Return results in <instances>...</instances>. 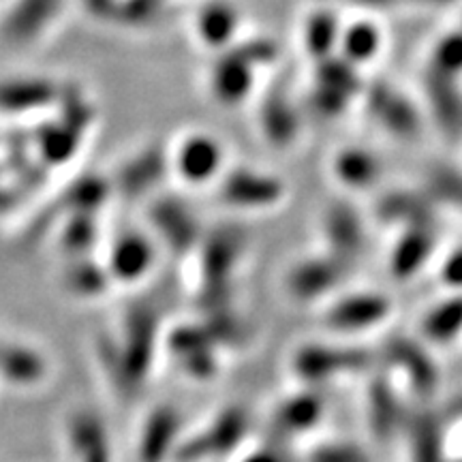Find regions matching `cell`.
I'll return each instance as SVG.
<instances>
[{"mask_svg":"<svg viewBox=\"0 0 462 462\" xmlns=\"http://www.w3.org/2000/svg\"><path fill=\"white\" fill-rule=\"evenodd\" d=\"M377 366V354L351 340H309L293 346L287 360L296 385L317 390L345 379L366 377Z\"/></svg>","mask_w":462,"mask_h":462,"instance_id":"obj_1","label":"cell"},{"mask_svg":"<svg viewBox=\"0 0 462 462\" xmlns=\"http://www.w3.org/2000/svg\"><path fill=\"white\" fill-rule=\"evenodd\" d=\"M253 415L245 404H225L195 429H187L171 462H215L234 458L246 446Z\"/></svg>","mask_w":462,"mask_h":462,"instance_id":"obj_2","label":"cell"},{"mask_svg":"<svg viewBox=\"0 0 462 462\" xmlns=\"http://www.w3.org/2000/svg\"><path fill=\"white\" fill-rule=\"evenodd\" d=\"M394 315V300L374 289H343L319 306V323L334 338L354 340L377 332Z\"/></svg>","mask_w":462,"mask_h":462,"instance_id":"obj_3","label":"cell"},{"mask_svg":"<svg viewBox=\"0 0 462 462\" xmlns=\"http://www.w3.org/2000/svg\"><path fill=\"white\" fill-rule=\"evenodd\" d=\"M356 265L326 251L293 259L282 273V293L296 304H323L343 291L351 281Z\"/></svg>","mask_w":462,"mask_h":462,"instance_id":"obj_4","label":"cell"},{"mask_svg":"<svg viewBox=\"0 0 462 462\" xmlns=\"http://www.w3.org/2000/svg\"><path fill=\"white\" fill-rule=\"evenodd\" d=\"M212 187L218 206L245 215L270 212L287 199L282 178L251 165H227Z\"/></svg>","mask_w":462,"mask_h":462,"instance_id":"obj_5","label":"cell"},{"mask_svg":"<svg viewBox=\"0 0 462 462\" xmlns=\"http://www.w3.org/2000/svg\"><path fill=\"white\" fill-rule=\"evenodd\" d=\"M161 346L170 357V364H173V368L184 379L208 383L221 373L223 362L218 360V356L223 354V349L201 321L176 323L170 330H163Z\"/></svg>","mask_w":462,"mask_h":462,"instance_id":"obj_6","label":"cell"},{"mask_svg":"<svg viewBox=\"0 0 462 462\" xmlns=\"http://www.w3.org/2000/svg\"><path fill=\"white\" fill-rule=\"evenodd\" d=\"M377 364L398 388L418 398H429L439 385V368L430 356V346L415 337H394L377 354Z\"/></svg>","mask_w":462,"mask_h":462,"instance_id":"obj_7","label":"cell"},{"mask_svg":"<svg viewBox=\"0 0 462 462\" xmlns=\"http://www.w3.org/2000/svg\"><path fill=\"white\" fill-rule=\"evenodd\" d=\"M146 218L148 234L152 236L157 246L171 253L176 259H190L206 231L198 215L182 199L171 195L150 201Z\"/></svg>","mask_w":462,"mask_h":462,"instance_id":"obj_8","label":"cell"},{"mask_svg":"<svg viewBox=\"0 0 462 462\" xmlns=\"http://www.w3.org/2000/svg\"><path fill=\"white\" fill-rule=\"evenodd\" d=\"M170 173L187 187H210L218 180L227 161L225 146L210 133L193 131L182 135L167 150Z\"/></svg>","mask_w":462,"mask_h":462,"instance_id":"obj_9","label":"cell"},{"mask_svg":"<svg viewBox=\"0 0 462 462\" xmlns=\"http://www.w3.org/2000/svg\"><path fill=\"white\" fill-rule=\"evenodd\" d=\"M246 246V234L238 227L204 231L198 248L190 255L198 265L199 287L231 285L245 259Z\"/></svg>","mask_w":462,"mask_h":462,"instance_id":"obj_10","label":"cell"},{"mask_svg":"<svg viewBox=\"0 0 462 462\" xmlns=\"http://www.w3.org/2000/svg\"><path fill=\"white\" fill-rule=\"evenodd\" d=\"M159 251L152 236L142 229H123L109 242L103 268L112 285L135 287L154 273Z\"/></svg>","mask_w":462,"mask_h":462,"instance_id":"obj_11","label":"cell"},{"mask_svg":"<svg viewBox=\"0 0 462 462\" xmlns=\"http://www.w3.org/2000/svg\"><path fill=\"white\" fill-rule=\"evenodd\" d=\"M328 415V398L323 390L298 385L279 396L270 407L268 430L276 441H289L310 435L319 429Z\"/></svg>","mask_w":462,"mask_h":462,"instance_id":"obj_12","label":"cell"},{"mask_svg":"<svg viewBox=\"0 0 462 462\" xmlns=\"http://www.w3.org/2000/svg\"><path fill=\"white\" fill-rule=\"evenodd\" d=\"M362 97L373 123L388 133L392 140L415 142L421 135L424 120L420 109L392 84L379 82L366 90L362 88Z\"/></svg>","mask_w":462,"mask_h":462,"instance_id":"obj_13","label":"cell"},{"mask_svg":"<svg viewBox=\"0 0 462 462\" xmlns=\"http://www.w3.org/2000/svg\"><path fill=\"white\" fill-rule=\"evenodd\" d=\"M357 95H362L357 67L349 65L337 54L317 60L313 92H310V107L317 116L337 118Z\"/></svg>","mask_w":462,"mask_h":462,"instance_id":"obj_14","label":"cell"},{"mask_svg":"<svg viewBox=\"0 0 462 462\" xmlns=\"http://www.w3.org/2000/svg\"><path fill=\"white\" fill-rule=\"evenodd\" d=\"M319 240L321 251L356 265L368 245L366 223H364L360 210L349 201L328 204L319 218Z\"/></svg>","mask_w":462,"mask_h":462,"instance_id":"obj_15","label":"cell"},{"mask_svg":"<svg viewBox=\"0 0 462 462\" xmlns=\"http://www.w3.org/2000/svg\"><path fill=\"white\" fill-rule=\"evenodd\" d=\"M366 377L368 383L366 392H364L366 426L374 439L388 443L394 437L402 435L409 411L402 402L401 388L392 381V377L383 368H379V371L373 368Z\"/></svg>","mask_w":462,"mask_h":462,"instance_id":"obj_16","label":"cell"},{"mask_svg":"<svg viewBox=\"0 0 462 462\" xmlns=\"http://www.w3.org/2000/svg\"><path fill=\"white\" fill-rule=\"evenodd\" d=\"M187 426L184 415L170 402H161L143 415L135 432L137 462H171Z\"/></svg>","mask_w":462,"mask_h":462,"instance_id":"obj_17","label":"cell"},{"mask_svg":"<svg viewBox=\"0 0 462 462\" xmlns=\"http://www.w3.org/2000/svg\"><path fill=\"white\" fill-rule=\"evenodd\" d=\"M439 246L437 225H421L396 231L385 257V268L392 281H413L435 257Z\"/></svg>","mask_w":462,"mask_h":462,"instance_id":"obj_18","label":"cell"},{"mask_svg":"<svg viewBox=\"0 0 462 462\" xmlns=\"http://www.w3.org/2000/svg\"><path fill=\"white\" fill-rule=\"evenodd\" d=\"M167 173H170L167 150L161 146H146L120 163L118 173H116L114 182H109V187L120 195V199L135 201L148 198L152 190H157Z\"/></svg>","mask_w":462,"mask_h":462,"instance_id":"obj_19","label":"cell"},{"mask_svg":"<svg viewBox=\"0 0 462 462\" xmlns=\"http://www.w3.org/2000/svg\"><path fill=\"white\" fill-rule=\"evenodd\" d=\"M439 208L421 189H392L374 201L373 217L381 227L401 231L421 225H437Z\"/></svg>","mask_w":462,"mask_h":462,"instance_id":"obj_20","label":"cell"},{"mask_svg":"<svg viewBox=\"0 0 462 462\" xmlns=\"http://www.w3.org/2000/svg\"><path fill=\"white\" fill-rule=\"evenodd\" d=\"M458 82L460 79L426 69V107L432 125L448 142L462 140V86Z\"/></svg>","mask_w":462,"mask_h":462,"instance_id":"obj_21","label":"cell"},{"mask_svg":"<svg viewBox=\"0 0 462 462\" xmlns=\"http://www.w3.org/2000/svg\"><path fill=\"white\" fill-rule=\"evenodd\" d=\"M334 182L351 193L373 190L383 178V161L373 150L362 146H345L330 159Z\"/></svg>","mask_w":462,"mask_h":462,"instance_id":"obj_22","label":"cell"},{"mask_svg":"<svg viewBox=\"0 0 462 462\" xmlns=\"http://www.w3.org/2000/svg\"><path fill=\"white\" fill-rule=\"evenodd\" d=\"M462 337V289L430 304L418 321V338L429 346H449Z\"/></svg>","mask_w":462,"mask_h":462,"instance_id":"obj_23","label":"cell"},{"mask_svg":"<svg viewBox=\"0 0 462 462\" xmlns=\"http://www.w3.org/2000/svg\"><path fill=\"white\" fill-rule=\"evenodd\" d=\"M259 133L273 148L287 150L300 140L302 118L300 112L282 92H270L259 107Z\"/></svg>","mask_w":462,"mask_h":462,"instance_id":"obj_24","label":"cell"},{"mask_svg":"<svg viewBox=\"0 0 462 462\" xmlns=\"http://www.w3.org/2000/svg\"><path fill=\"white\" fill-rule=\"evenodd\" d=\"M253 75H255V69L246 60H242L236 51H225V56L218 58L210 71L212 97L218 101V106H240L251 95Z\"/></svg>","mask_w":462,"mask_h":462,"instance_id":"obj_25","label":"cell"},{"mask_svg":"<svg viewBox=\"0 0 462 462\" xmlns=\"http://www.w3.org/2000/svg\"><path fill=\"white\" fill-rule=\"evenodd\" d=\"M402 435L409 443V462H449L446 454V430L432 413H409Z\"/></svg>","mask_w":462,"mask_h":462,"instance_id":"obj_26","label":"cell"},{"mask_svg":"<svg viewBox=\"0 0 462 462\" xmlns=\"http://www.w3.org/2000/svg\"><path fill=\"white\" fill-rule=\"evenodd\" d=\"M381 45H383V32H381V28L371 20H360L340 28L337 51L349 65L362 67L379 56Z\"/></svg>","mask_w":462,"mask_h":462,"instance_id":"obj_27","label":"cell"},{"mask_svg":"<svg viewBox=\"0 0 462 462\" xmlns=\"http://www.w3.org/2000/svg\"><path fill=\"white\" fill-rule=\"evenodd\" d=\"M71 441L79 462H112L106 424L95 413H79L73 420Z\"/></svg>","mask_w":462,"mask_h":462,"instance_id":"obj_28","label":"cell"},{"mask_svg":"<svg viewBox=\"0 0 462 462\" xmlns=\"http://www.w3.org/2000/svg\"><path fill=\"white\" fill-rule=\"evenodd\" d=\"M421 190L437 208L462 215V170L448 163L430 165L421 180Z\"/></svg>","mask_w":462,"mask_h":462,"instance_id":"obj_29","label":"cell"},{"mask_svg":"<svg viewBox=\"0 0 462 462\" xmlns=\"http://www.w3.org/2000/svg\"><path fill=\"white\" fill-rule=\"evenodd\" d=\"M238 14L227 3H210L201 7L195 22L199 42L208 48H225L238 31Z\"/></svg>","mask_w":462,"mask_h":462,"instance_id":"obj_30","label":"cell"},{"mask_svg":"<svg viewBox=\"0 0 462 462\" xmlns=\"http://www.w3.org/2000/svg\"><path fill=\"white\" fill-rule=\"evenodd\" d=\"M340 28L343 24L332 11H315L306 17L302 28V43L306 54H310L317 60L337 54Z\"/></svg>","mask_w":462,"mask_h":462,"instance_id":"obj_31","label":"cell"},{"mask_svg":"<svg viewBox=\"0 0 462 462\" xmlns=\"http://www.w3.org/2000/svg\"><path fill=\"white\" fill-rule=\"evenodd\" d=\"M429 71L456 79L462 78V26L437 39L430 50Z\"/></svg>","mask_w":462,"mask_h":462,"instance_id":"obj_32","label":"cell"},{"mask_svg":"<svg viewBox=\"0 0 462 462\" xmlns=\"http://www.w3.org/2000/svg\"><path fill=\"white\" fill-rule=\"evenodd\" d=\"M304 462H373V458L366 448L351 439H326L306 452Z\"/></svg>","mask_w":462,"mask_h":462,"instance_id":"obj_33","label":"cell"},{"mask_svg":"<svg viewBox=\"0 0 462 462\" xmlns=\"http://www.w3.org/2000/svg\"><path fill=\"white\" fill-rule=\"evenodd\" d=\"M161 7H163V0H125L120 5V15H125L129 24L140 26L152 22L159 15Z\"/></svg>","mask_w":462,"mask_h":462,"instance_id":"obj_34","label":"cell"},{"mask_svg":"<svg viewBox=\"0 0 462 462\" xmlns=\"http://www.w3.org/2000/svg\"><path fill=\"white\" fill-rule=\"evenodd\" d=\"M279 443L262 441L257 446H242L240 452L234 456V462H287Z\"/></svg>","mask_w":462,"mask_h":462,"instance_id":"obj_35","label":"cell"},{"mask_svg":"<svg viewBox=\"0 0 462 462\" xmlns=\"http://www.w3.org/2000/svg\"><path fill=\"white\" fill-rule=\"evenodd\" d=\"M441 282L448 289H462V245L449 251L443 259Z\"/></svg>","mask_w":462,"mask_h":462,"instance_id":"obj_36","label":"cell"},{"mask_svg":"<svg viewBox=\"0 0 462 462\" xmlns=\"http://www.w3.org/2000/svg\"><path fill=\"white\" fill-rule=\"evenodd\" d=\"M456 0H354V5L364 9H392L402 5H420V7H448Z\"/></svg>","mask_w":462,"mask_h":462,"instance_id":"obj_37","label":"cell"},{"mask_svg":"<svg viewBox=\"0 0 462 462\" xmlns=\"http://www.w3.org/2000/svg\"><path fill=\"white\" fill-rule=\"evenodd\" d=\"M454 413L460 415V418H462V394L458 396V401H456V404H454Z\"/></svg>","mask_w":462,"mask_h":462,"instance_id":"obj_38","label":"cell"},{"mask_svg":"<svg viewBox=\"0 0 462 462\" xmlns=\"http://www.w3.org/2000/svg\"><path fill=\"white\" fill-rule=\"evenodd\" d=\"M454 462H462V458L460 460H454Z\"/></svg>","mask_w":462,"mask_h":462,"instance_id":"obj_39","label":"cell"}]
</instances>
